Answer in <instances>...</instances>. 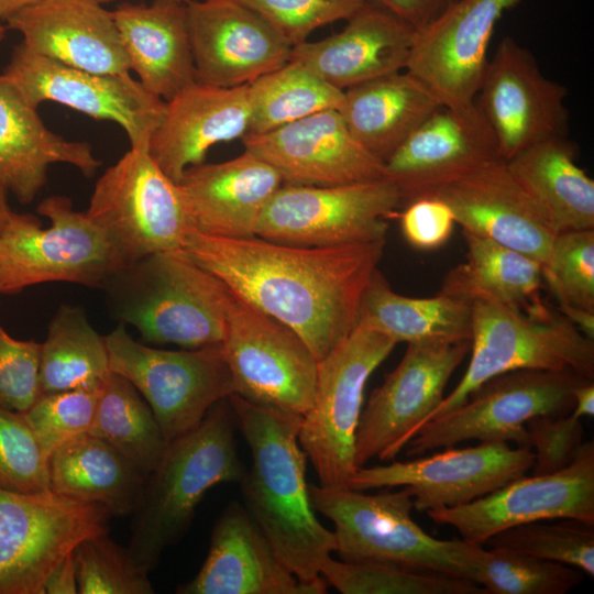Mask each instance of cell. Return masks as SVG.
Here are the masks:
<instances>
[{"instance_id": "obj_1", "label": "cell", "mask_w": 594, "mask_h": 594, "mask_svg": "<svg viewBox=\"0 0 594 594\" xmlns=\"http://www.w3.org/2000/svg\"><path fill=\"white\" fill-rule=\"evenodd\" d=\"M386 240L328 248L193 231L187 255L250 304L294 330L318 361L356 326Z\"/></svg>"}, {"instance_id": "obj_2", "label": "cell", "mask_w": 594, "mask_h": 594, "mask_svg": "<svg viewBox=\"0 0 594 594\" xmlns=\"http://www.w3.org/2000/svg\"><path fill=\"white\" fill-rule=\"evenodd\" d=\"M228 402L252 458L239 483L245 509L299 581H322L320 568L334 551L336 541L310 502L307 457L298 441L302 416L237 394Z\"/></svg>"}, {"instance_id": "obj_3", "label": "cell", "mask_w": 594, "mask_h": 594, "mask_svg": "<svg viewBox=\"0 0 594 594\" xmlns=\"http://www.w3.org/2000/svg\"><path fill=\"white\" fill-rule=\"evenodd\" d=\"M235 427L228 398L219 402L196 428L168 442L160 463L145 477L127 549L147 573L187 532L210 488L241 482L246 469L239 455Z\"/></svg>"}, {"instance_id": "obj_4", "label": "cell", "mask_w": 594, "mask_h": 594, "mask_svg": "<svg viewBox=\"0 0 594 594\" xmlns=\"http://www.w3.org/2000/svg\"><path fill=\"white\" fill-rule=\"evenodd\" d=\"M110 311L148 343L187 349L224 336V284L185 251L160 252L119 270L103 287Z\"/></svg>"}, {"instance_id": "obj_5", "label": "cell", "mask_w": 594, "mask_h": 594, "mask_svg": "<svg viewBox=\"0 0 594 594\" xmlns=\"http://www.w3.org/2000/svg\"><path fill=\"white\" fill-rule=\"evenodd\" d=\"M469 366L429 417L450 411L487 380L517 370L570 371L594 380V340L541 299L527 310L475 296ZM427 421V422H428Z\"/></svg>"}, {"instance_id": "obj_6", "label": "cell", "mask_w": 594, "mask_h": 594, "mask_svg": "<svg viewBox=\"0 0 594 594\" xmlns=\"http://www.w3.org/2000/svg\"><path fill=\"white\" fill-rule=\"evenodd\" d=\"M36 211L51 220L48 228L33 215L12 211L0 231V293L47 282L103 289L125 266L106 232L74 210L68 197H47Z\"/></svg>"}, {"instance_id": "obj_7", "label": "cell", "mask_w": 594, "mask_h": 594, "mask_svg": "<svg viewBox=\"0 0 594 594\" xmlns=\"http://www.w3.org/2000/svg\"><path fill=\"white\" fill-rule=\"evenodd\" d=\"M315 512L334 525V551L346 562H385L464 579L461 540L428 535L411 517L408 487L375 494L308 484ZM466 580V579H465Z\"/></svg>"}, {"instance_id": "obj_8", "label": "cell", "mask_w": 594, "mask_h": 594, "mask_svg": "<svg viewBox=\"0 0 594 594\" xmlns=\"http://www.w3.org/2000/svg\"><path fill=\"white\" fill-rule=\"evenodd\" d=\"M397 342L363 322L318 361L312 405L302 416L298 441L320 485L349 488L364 389Z\"/></svg>"}, {"instance_id": "obj_9", "label": "cell", "mask_w": 594, "mask_h": 594, "mask_svg": "<svg viewBox=\"0 0 594 594\" xmlns=\"http://www.w3.org/2000/svg\"><path fill=\"white\" fill-rule=\"evenodd\" d=\"M587 381L594 380L570 371L517 370L496 375L459 406L422 425L406 444L407 455L415 458L469 440L529 448L527 422L571 413L574 389Z\"/></svg>"}, {"instance_id": "obj_10", "label": "cell", "mask_w": 594, "mask_h": 594, "mask_svg": "<svg viewBox=\"0 0 594 594\" xmlns=\"http://www.w3.org/2000/svg\"><path fill=\"white\" fill-rule=\"evenodd\" d=\"M86 213L125 266L154 253L184 251L195 231L178 185L147 147H130L103 172Z\"/></svg>"}, {"instance_id": "obj_11", "label": "cell", "mask_w": 594, "mask_h": 594, "mask_svg": "<svg viewBox=\"0 0 594 594\" xmlns=\"http://www.w3.org/2000/svg\"><path fill=\"white\" fill-rule=\"evenodd\" d=\"M105 340L110 370L142 395L167 442L196 428L216 404L235 393L221 343L155 349L134 340L122 322Z\"/></svg>"}, {"instance_id": "obj_12", "label": "cell", "mask_w": 594, "mask_h": 594, "mask_svg": "<svg viewBox=\"0 0 594 594\" xmlns=\"http://www.w3.org/2000/svg\"><path fill=\"white\" fill-rule=\"evenodd\" d=\"M224 287L221 346L234 394L304 416L315 397L317 358L294 330Z\"/></svg>"}, {"instance_id": "obj_13", "label": "cell", "mask_w": 594, "mask_h": 594, "mask_svg": "<svg viewBox=\"0 0 594 594\" xmlns=\"http://www.w3.org/2000/svg\"><path fill=\"white\" fill-rule=\"evenodd\" d=\"M402 207L400 190L387 178L337 186L283 184L262 212L255 234L312 248L381 241Z\"/></svg>"}, {"instance_id": "obj_14", "label": "cell", "mask_w": 594, "mask_h": 594, "mask_svg": "<svg viewBox=\"0 0 594 594\" xmlns=\"http://www.w3.org/2000/svg\"><path fill=\"white\" fill-rule=\"evenodd\" d=\"M110 516L52 490H0V594H44L54 568L82 540L107 532Z\"/></svg>"}, {"instance_id": "obj_15", "label": "cell", "mask_w": 594, "mask_h": 594, "mask_svg": "<svg viewBox=\"0 0 594 594\" xmlns=\"http://www.w3.org/2000/svg\"><path fill=\"white\" fill-rule=\"evenodd\" d=\"M471 342H410L398 365L372 391L355 436V465L395 459L444 398Z\"/></svg>"}, {"instance_id": "obj_16", "label": "cell", "mask_w": 594, "mask_h": 594, "mask_svg": "<svg viewBox=\"0 0 594 594\" xmlns=\"http://www.w3.org/2000/svg\"><path fill=\"white\" fill-rule=\"evenodd\" d=\"M530 448L503 441H482L466 448H444L428 457L394 461L385 465L361 466L351 476L349 488L369 491L408 487L414 509L428 513L468 504L492 493L531 470Z\"/></svg>"}, {"instance_id": "obj_17", "label": "cell", "mask_w": 594, "mask_h": 594, "mask_svg": "<svg viewBox=\"0 0 594 594\" xmlns=\"http://www.w3.org/2000/svg\"><path fill=\"white\" fill-rule=\"evenodd\" d=\"M35 108L45 101L67 106L97 120L113 121L130 147H147L165 114L166 101L130 74L75 68L29 50L22 42L3 70Z\"/></svg>"}, {"instance_id": "obj_18", "label": "cell", "mask_w": 594, "mask_h": 594, "mask_svg": "<svg viewBox=\"0 0 594 594\" xmlns=\"http://www.w3.org/2000/svg\"><path fill=\"white\" fill-rule=\"evenodd\" d=\"M466 542L483 544L508 528L552 519L594 525V442L586 441L564 469L517 477L468 504L427 513Z\"/></svg>"}, {"instance_id": "obj_19", "label": "cell", "mask_w": 594, "mask_h": 594, "mask_svg": "<svg viewBox=\"0 0 594 594\" xmlns=\"http://www.w3.org/2000/svg\"><path fill=\"white\" fill-rule=\"evenodd\" d=\"M566 95L526 47L505 36L488 58L475 102L507 161L535 143L566 136Z\"/></svg>"}, {"instance_id": "obj_20", "label": "cell", "mask_w": 594, "mask_h": 594, "mask_svg": "<svg viewBox=\"0 0 594 594\" xmlns=\"http://www.w3.org/2000/svg\"><path fill=\"white\" fill-rule=\"evenodd\" d=\"M519 1L455 0L416 31L405 70L425 84L442 106L474 102L495 25Z\"/></svg>"}, {"instance_id": "obj_21", "label": "cell", "mask_w": 594, "mask_h": 594, "mask_svg": "<svg viewBox=\"0 0 594 594\" xmlns=\"http://www.w3.org/2000/svg\"><path fill=\"white\" fill-rule=\"evenodd\" d=\"M187 18L198 82L249 85L290 61L293 45L240 0H193Z\"/></svg>"}, {"instance_id": "obj_22", "label": "cell", "mask_w": 594, "mask_h": 594, "mask_svg": "<svg viewBox=\"0 0 594 594\" xmlns=\"http://www.w3.org/2000/svg\"><path fill=\"white\" fill-rule=\"evenodd\" d=\"M242 141L244 150L273 166L284 184L337 186L386 178L385 163L352 135L338 109Z\"/></svg>"}, {"instance_id": "obj_23", "label": "cell", "mask_w": 594, "mask_h": 594, "mask_svg": "<svg viewBox=\"0 0 594 594\" xmlns=\"http://www.w3.org/2000/svg\"><path fill=\"white\" fill-rule=\"evenodd\" d=\"M497 160V141L474 100L436 110L385 162L386 178L399 188L404 207Z\"/></svg>"}, {"instance_id": "obj_24", "label": "cell", "mask_w": 594, "mask_h": 594, "mask_svg": "<svg viewBox=\"0 0 594 594\" xmlns=\"http://www.w3.org/2000/svg\"><path fill=\"white\" fill-rule=\"evenodd\" d=\"M422 197L444 201L462 230L512 248L540 263L557 235L504 160L491 162Z\"/></svg>"}, {"instance_id": "obj_25", "label": "cell", "mask_w": 594, "mask_h": 594, "mask_svg": "<svg viewBox=\"0 0 594 594\" xmlns=\"http://www.w3.org/2000/svg\"><path fill=\"white\" fill-rule=\"evenodd\" d=\"M324 579L299 581L280 561L244 505L231 502L218 517L206 560L178 594H323Z\"/></svg>"}, {"instance_id": "obj_26", "label": "cell", "mask_w": 594, "mask_h": 594, "mask_svg": "<svg viewBox=\"0 0 594 594\" xmlns=\"http://www.w3.org/2000/svg\"><path fill=\"white\" fill-rule=\"evenodd\" d=\"M283 184L273 166L248 150L190 166L177 183L195 231L227 239L256 237L257 221Z\"/></svg>"}, {"instance_id": "obj_27", "label": "cell", "mask_w": 594, "mask_h": 594, "mask_svg": "<svg viewBox=\"0 0 594 594\" xmlns=\"http://www.w3.org/2000/svg\"><path fill=\"white\" fill-rule=\"evenodd\" d=\"M32 52L98 74H130L112 16L98 0H40L8 19Z\"/></svg>"}, {"instance_id": "obj_28", "label": "cell", "mask_w": 594, "mask_h": 594, "mask_svg": "<svg viewBox=\"0 0 594 594\" xmlns=\"http://www.w3.org/2000/svg\"><path fill=\"white\" fill-rule=\"evenodd\" d=\"M249 124V85L228 88L195 81L166 101L148 152L177 184L188 167L205 163L210 147L243 139Z\"/></svg>"}, {"instance_id": "obj_29", "label": "cell", "mask_w": 594, "mask_h": 594, "mask_svg": "<svg viewBox=\"0 0 594 594\" xmlns=\"http://www.w3.org/2000/svg\"><path fill=\"white\" fill-rule=\"evenodd\" d=\"M346 21L339 33L294 46L290 59L340 90L405 70L414 28L370 0Z\"/></svg>"}, {"instance_id": "obj_30", "label": "cell", "mask_w": 594, "mask_h": 594, "mask_svg": "<svg viewBox=\"0 0 594 594\" xmlns=\"http://www.w3.org/2000/svg\"><path fill=\"white\" fill-rule=\"evenodd\" d=\"M69 164L91 177L101 165L87 142L47 129L19 88L0 75V185L30 204L47 182L48 167Z\"/></svg>"}, {"instance_id": "obj_31", "label": "cell", "mask_w": 594, "mask_h": 594, "mask_svg": "<svg viewBox=\"0 0 594 594\" xmlns=\"http://www.w3.org/2000/svg\"><path fill=\"white\" fill-rule=\"evenodd\" d=\"M111 12L130 70L150 92L168 101L196 81L187 3H122Z\"/></svg>"}, {"instance_id": "obj_32", "label": "cell", "mask_w": 594, "mask_h": 594, "mask_svg": "<svg viewBox=\"0 0 594 594\" xmlns=\"http://www.w3.org/2000/svg\"><path fill=\"white\" fill-rule=\"evenodd\" d=\"M440 107L425 84L402 70L343 90L338 110L352 135L385 163Z\"/></svg>"}, {"instance_id": "obj_33", "label": "cell", "mask_w": 594, "mask_h": 594, "mask_svg": "<svg viewBox=\"0 0 594 594\" xmlns=\"http://www.w3.org/2000/svg\"><path fill=\"white\" fill-rule=\"evenodd\" d=\"M505 162L557 233L594 229V180L566 136L535 143Z\"/></svg>"}, {"instance_id": "obj_34", "label": "cell", "mask_w": 594, "mask_h": 594, "mask_svg": "<svg viewBox=\"0 0 594 594\" xmlns=\"http://www.w3.org/2000/svg\"><path fill=\"white\" fill-rule=\"evenodd\" d=\"M358 322L397 343L471 342L472 305L470 299L442 292L429 298L400 295L377 268L362 296Z\"/></svg>"}, {"instance_id": "obj_35", "label": "cell", "mask_w": 594, "mask_h": 594, "mask_svg": "<svg viewBox=\"0 0 594 594\" xmlns=\"http://www.w3.org/2000/svg\"><path fill=\"white\" fill-rule=\"evenodd\" d=\"M47 469L50 490L102 505L117 516L134 513L145 481L112 447L90 433L53 452Z\"/></svg>"}, {"instance_id": "obj_36", "label": "cell", "mask_w": 594, "mask_h": 594, "mask_svg": "<svg viewBox=\"0 0 594 594\" xmlns=\"http://www.w3.org/2000/svg\"><path fill=\"white\" fill-rule=\"evenodd\" d=\"M466 261L444 277L439 292L472 299L491 297L527 310L542 298L541 263L512 248L462 230Z\"/></svg>"}, {"instance_id": "obj_37", "label": "cell", "mask_w": 594, "mask_h": 594, "mask_svg": "<svg viewBox=\"0 0 594 594\" xmlns=\"http://www.w3.org/2000/svg\"><path fill=\"white\" fill-rule=\"evenodd\" d=\"M111 373L105 337L78 306L62 305L41 343L38 396L99 388Z\"/></svg>"}, {"instance_id": "obj_38", "label": "cell", "mask_w": 594, "mask_h": 594, "mask_svg": "<svg viewBox=\"0 0 594 594\" xmlns=\"http://www.w3.org/2000/svg\"><path fill=\"white\" fill-rule=\"evenodd\" d=\"M89 433L112 447L143 477L154 471L168 444L142 395L112 371L100 387Z\"/></svg>"}, {"instance_id": "obj_39", "label": "cell", "mask_w": 594, "mask_h": 594, "mask_svg": "<svg viewBox=\"0 0 594 594\" xmlns=\"http://www.w3.org/2000/svg\"><path fill=\"white\" fill-rule=\"evenodd\" d=\"M342 99L343 90L290 59L249 84L246 135L263 134L314 113L339 109Z\"/></svg>"}, {"instance_id": "obj_40", "label": "cell", "mask_w": 594, "mask_h": 594, "mask_svg": "<svg viewBox=\"0 0 594 594\" xmlns=\"http://www.w3.org/2000/svg\"><path fill=\"white\" fill-rule=\"evenodd\" d=\"M461 540L463 578L485 594H565L583 581L582 571L574 566Z\"/></svg>"}, {"instance_id": "obj_41", "label": "cell", "mask_w": 594, "mask_h": 594, "mask_svg": "<svg viewBox=\"0 0 594 594\" xmlns=\"http://www.w3.org/2000/svg\"><path fill=\"white\" fill-rule=\"evenodd\" d=\"M320 575L343 594H485L476 583L385 562L326 559Z\"/></svg>"}, {"instance_id": "obj_42", "label": "cell", "mask_w": 594, "mask_h": 594, "mask_svg": "<svg viewBox=\"0 0 594 594\" xmlns=\"http://www.w3.org/2000/svg\"><path fill=\"white\" fill-rule=\"evenodd\" d=\"M487 542L594 575V525L569 518L550 525L536 521L503 530Z\"/></svg>"}, {"instance_id": "obj_43", "label": "cell", "mask_w": 594, "mask_h": 594, "mask_svg": "<svg viewBox=\"0 0 594 594\" xmlns=\"http://www.w3.org/2000/svg\"><path fill=\"white\" fill-rule=\"evenodd\" d=\"M79 594H153L148 573L108 531L82 540L73 551Z\"/></svg>"}, {"instance_id": "obj_44", "label": "cell", "mask_w": 594, "mask_h": 594, "mask_svg": "<svg viewBox=\"0 0 594 594\" xmlns=\"http://www.w3.org/2000/svg\"><path fill=\"white\" fill-rule=\"evenodd\" d=\"M541 275L558 306L594 312V229L557 233Z\"/></svg>"}, {"instance_id": "obj_45", "label": "cell", "mask_w": 594, "mask_h": 594, "mask_svg": "<svg viewBox=\"0 0 594 594\" xmlns=\"http://www.w3.org/2000/svg\"><path fill=\"white\" fill-rule=\"evenodd\" d=\"M100 387L40 395L22 413L47 460L61 447L89 433Z\"/></svg>"}, {"instance_id": "obj_46", "label": "cell", "mask_w": 594, "mask_h": 594, "mask_svg": "<svg viewBox=\"0 0 594 594\" xmlns=\"http://www.w3.org/2000/svg\"><path fill=\"white\" fill-rule=\"evenodd\" d=\"M0 490H50L47 458L22 413L0 407Z\"/></svg>"}, {"instance_id": "obj_47", "label": "cell", "mask_w": 594, "mask_h": 594, "mask_svg": "<svg viewBox=\"0 0 594 594\" xmlns=\"http://www.w3.org/2000/svg\"><path fill=\"white\" fill-rule=\"evenodd\" d=\"M274 26L294 46L318 28L348 20L366 0H240Z\"/></svg>"}, {"instance_id": "obj_48", "label": "cell", "mask_w": 594, "mask_h": 594, "mask_svg": "<svg viewBox=\"0 0 594 594\" xmlns=\"http://www.w3.org/2000/svg\"><path fill=\"white\" fill-rule=\"evenodd\" d=\"M41 343L16 340L0 324V407L25 413L38 397Z\"/></svg>"}, {"instance_id": "obj_49", "label": "cell", "mask_w": 594, "mask_h": 594, "mask_svg": "<svg viewBox=\"0 0 594 594\" xmlns=\"http://www.w3.org/2000/svg\"><path fill=\"white\" fill-rule=\"evenodd\" d=\"M528 444L534 453L532 474H549L566 468L584 441L582 418L571 413L563 416H539L526 425Z\"/></svg>"}, {"instance_id": "obj_50", "label": "cell", "mask_w": 594, "mask_h": 594, "mask_svg": "<svg viewBox=\"0 0 594 594\" xmlns=\"http://www.w3.org/2000/svg\"><path fill=\"white\" fill-rule=\"evenodd\" d=\"M398 215L406 241L418 250H436L451 237L455 219L450 207L435 197H420Z\"/></svg>"}, {"instance_id": "obj_51", "label": "cell", "mask_w": 594, "mask_h": 594, "mask_svg": "<svg viewBox=\"0 0 594 594\" xmlns=\"http://www.w3.org/2000/svg\"><path fill=\"white\" fill-rule=\"evenodd\" d=\"M409 24L416 31L433 21L455 0H370Z\"/></svg>"}, {"instance_id": "obj_52", "label": "cell", "mask_w": 594, "mask_h": 594, "mask_svg": "<svg viewBox=\"0 0 594 594\" xmlns=\"http://www.w3.org/2000/svg\"><path fill=\"white\" fill-rule=\"evenodd\" d=\"M44 594H78V582L73 552L50 573Z\"/></svg>"}, {"instance_id": "obj_53", "label": "cell", "mask_w": 594, "mask_h": 594, "mask_svg": "<svg viewBox=\"0 0 594 594\" xmlns=\"http://www.w3.org/2000/svg\"><path fill=\"white\" fill-rule=\"evenodd\" d=\"M571 414L578 418L594 416V381L584 382L574 389Z\"/></svg>"}, {"instance_id": "obj_54", "label": "cell", "mask_w": 594, "mask_h": 594, "mask_svg": "<svg viewBox=\"0 0 594 594\" xmlns=\"http://www.w3.org/2000/svg\"><path fill=\"white\" fill-rule=\"evenodd\" d=\"M584 336L594 340V312L572 307L556 306Z\"/></svg>"}, {"instance_id": "obj_55", "label": "cell", "mask_w": 594, "mask_h": 594, "mask_svg": "<svg viewBox=\"0 0 594 594\" xmlns=\"http://www.w3.org/2000/svg\"><path fill=\"white\" fill-rule=\"evenodd\" d=\"M38 1L40 0H0V20L7 21L19 11Z\"/></svg>"}, {"instance_id": "obj_56", "label": "cell", "mask_w": 594, "mask_h": 594, "mask_svg": "<svg viewBox=\"0 0 594 594\" xmlns=\"http://www.w3.org/2000/svg\"><path fill=\"white\" fill-rule=\"evenodd\" d=\"M12 210L8 202V191L0 185V231L6 224Z\"/></svg>"}, {"instance_id": "obj_57", "label": "cell", "mask_w": 594, "mask_h": 594, "mask_svg": "<svg viewBox=\"0 0 594 594\" xmlns=\"http://www.w3.org/2000/svg\"><path fill=\"white\" fill-rule=\"evenodd\" d=\"M6 33H7V26H4L0 20V44L2 43V41L4 40L6 37Z\"/></svg>"}, {"instance_id": "obj_58", "label": "cell", "mask_w": 594, "mask_h": 594, "mask_svg": "<svg viewBox=\"0 0 594 594\" xmlns=\"http://www.w3.org/2000/svg\"><path fill=\"white\" fill-rule=\"evenodd\" d=\"M98 1L102 4V3L109 2V1H111V0H98ZM177 1H182V2L188 3V2H190V1H193V0H177Z\"/></svg>"}]
</instances>
